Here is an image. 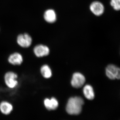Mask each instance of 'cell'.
<instances>
[{"label":"cell","instance_id":"ba28073f","mask_svg":"<svg viewBox=\"0 0 120 120\" xmlns=\"http://www.w3.org/2000/svg\"><path fill=\"white\" fill-rule=\"evenodd\" d=\"M9 62L13 65H20L23 61L22 55L19 53H14L11 54L8 58Z\"/></svg>","mask_w":120,"mask_h":120},{"label":"cell","instance_id":"3957f363","mask_svg":"<svg viewBox=\"0 0 120 120\" xmlns=\"http://www.w3.org/2000/svg\"><path fill=\"white\" fill-rule=\"evenodd\" d=\"M32 38L28 34H22L18 35L17 42L20 46L23 48H28L31 45L32 43Z\"/></svg>","mask_w":120,"mask_h":120},{"label":"cell","instance_id":"52a82bcc","mask_svg":"<svg viewBox=\"0 0 120 120\" xmlns=\"http://www.w3.org/2000/svg\"><path fill=\"white\" fill-rule=\"evenodd\" d=\"M90 10L95 15L99 16L103 14L104 11V7L101 2L95 1L92 2L90 5Z\"/></svg>","mask_w":120,"mask_h":120},{"label":"cell","instance_id":"5b68a950","mask_svg":"<svg viewBox=\"0 0 120 120\" xmlns=\"http://www.w3.org/2000/svg\"><path fill=\"white\" fill-rule=\"evenodd\" d=\"M86 82L85 77L81 73L76 72L72 76L71 83L72 86L75 88H79L83 86Z\"/></svg>","mask_w":120,"mask_h":120},{"label":"cell","instance_id":"6da1fadb","mask_svg":"<svg viewBox=\"0 0 120 120\" xmlns=\"http://www.w3.org/2000/svg\"><path fill=\"white\" fill-rule=\"evenodd\" d=\"M83 104V100L82 98L79 97L71 98L67 103V112L71 115H78L81 112Z\"/></svg>","mask_w":120,"mask_h":120},{"label":"cell","instance_id":"5bb4252c","mask_svg":"<svg viewBox=\"0 0 120 120\" xmlns=\"http://www.w3.org/2000/svg\"><path fill=\"white\" fill-rule=\"evenodd\" d=\"M110 4L114 10L117 11L120 10V0H111Z\"/></svg>","mask_w":120,"mask_h":120},{"label":"cell","instance_id":"8fae6325","mask_svg":"<svg viewBox=\"0 0 120 120\" xmlns=\"http://www.w3.org/2000/svg\"><path fill=\"white\" fill-rule=\"evenodd\" d=\"M13 109L12 105L8 102L3 101L0 104V110L5 115H8L11 113Z\"/></svg>","mask_w":120,"mask_h":120},{"label":"cell","instance_id":"7a4b0ae2","mask_svg":"<svg viewBox=\"0 0 120 120\" xmlns=\"http://www.w3.org/2000/svg\"><path fill=\"white\" fill-rule=\"evenodd\" d=\"M17 74L13 72H8L5 74L4 77L5 82L9 88H14L17 86Z\"/></svg>","mask_w":120,"mask_h":120},{"label":"cell","instance_id":"4fadbf2b","mask_svg":"<svg viewBox=\"0 0 120 120\" xmlns=\"http://www.w3.org/2000/svg\"><path fill=\"white\" fill-rule=\"evenodd\" d=\"M41 72L42 76L45 79H49L52 76V70L47 65H44L41 67Z\"/></svg>","mask_w":120,"mask_h":120},{"label":"cell","instance_id":"277c9868","mask_svg":"<svg viewBox=\"0 0 120 120\" xmlns=\"http://www.w3.org/2000/svg\"><path fill=\"white\" fill-rule=\"evenodd\" d=\"M106 73L107 77L112 80L120 79V69L113 65H108L106 69Z\"/></svg>","mask_w":120,"mask_h":120},{"label":"cell","instance_id":"9c48e42d","mask_svg":"<svg viewBox=\"0 0 120 120\" xmlns=\"http://www.w3.org/2000/svg\"><path fill=\"white\" fill-rule=\"evenodd\" d=\"M44 103L45 107L49 110H54L56 109L58 106V101L54 98L50 99L49 98L45 99Z\"/></svg>","mask_w":120,"mask_h":120},{"label":"cell","instance_id":"8992f818","mask_svg":"<svg viewBox=\"0 0 120 120\" xmlns=\"http://www.w3.org/2000/svg\"><path fill=\"white\" fill-rule=\"evenodd\" d=\"M49 47L42 45H37L34 48V52L37 57H41L48 56L49 53Z\"/></svg>","mask_w":120,"mask_h":120},{"label":"cell","instance_id":"7c38bea8","mask_svg":"<svg viewBox=\"0 0 120 120\" xmlns=\"http://www.w3.org/2000/svg\"><path fill=\"white\" fill-rule=\"evenodd\" d=\"M83 92L84 96L87 99L91 100L94 98V90L92 87L90 85H86L84 87Z\"/></svg>","mask_w":120,"mask_h":120},{"label":"cell","instance_id":"30bf717a","mask_svg":"<svg viewBox=\"0 0 120 120\" xmlns=\"http://www.w3.org/2000/svg\"><path fill=\"white\" fill-rule=\"evenodd\" d=\"M44 18L47 22L53 23L56 22V12L53 9H48L44 13Z\"/></svg>","mask_w":120,"mask_h":120}]
</instances>
